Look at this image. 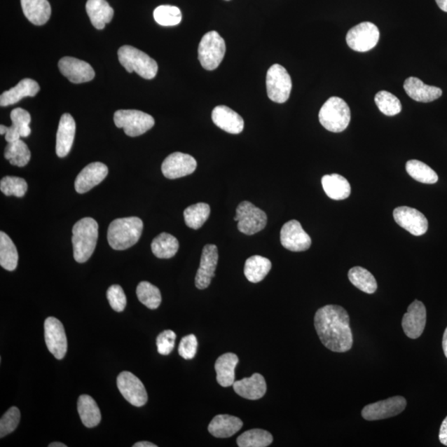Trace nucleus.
I'll list each match as a JSON object with an SVG mask.
<instances>
[{
  "label": "nucleus",
  "mask_w": 447,
  "mask_h": 447,
  "mask_svg": "<svg viewBox=\"0 0 447 447\" xmlns=\"http://www.w3.org/2000/svg\"><path fill=\"white\" fill-rule=\"evenodd\" d=\"M315 328L322 343L333 352H348L353 345L350 317L338 305H326L317 310L314 318Z\"/></svg>",
  "instance_id": "f257e3e1"
},
{
  "label": "nucleus",
  "mask_w": 447,
  "mask_h": 447,
  "mask_svg": "<svg viewBox=\"0 0 447 447\" xmlns=\"http://www.w3.org/2000/svg\"><path fill=\"white\" fill-rule=\"evenodd\" d=\"M98 229V223L90 217L81 219L73 226V254L77 263H85L93 254L97 247Z\"/></svg>",
  "instance_id": "f03ea898"
},
{
  "label": "nucleus",
  "mask_w": 447,
  "mask_h": 447,
  "mask_svg": "<svg viewBox=\"0 0 447 447\" xmlns=\"http://www.w3.org/2000/svg\"><path fill=\"white\" fill-rule=\"evenodd\" d=\"M143 230L144 223L139 217L116 219L109 226V244L116 250L129 249L139 240Z\"/></svg>",
  "instance_id": "7ed1b4c3"
},
{
  "label": "nucleus",
  "mask_w": 447,
  "mask_h": 447,
  "mask_svg": "<svg viewBox=\"0 0 447 447\" xmlns=\"http://www.w3.org/2000/svg\"><path fill=\"white\" fill-rule=\"evenodd\" d=\"M118 61L128 72H136L144 79L151 80L156 76L158 66L149 55L132 46H123L118 51Z\"/></svg>",
  "instance_id": "20e7f679"
},
{
  "label": "nucleus",
  "mask_w": 447,
  "mask_h": 447,
  "mask_svg": "<svg viewBox=\"0 0 447 447\" xmlns=\"http://www.w3.org/2000/svg\"><path fill=\"white\" fill-rule=\"evenodd\" d=\"M351 120L350 109L344 99L333 97L323 104L319 112V121L328 131L341 133L349 126Z\"/></svg>",
  "instance_id": "39448f33"
},
{
  "label": "nucleus",
  "mask_w": 447,
  "mask_h": 447,
  "mask_svg": "<svg viewBox=\"0 0 447 447\" xmlns=\"http://www.w3.org/2000/svg\"><path fill=\"white\" fill-rule=\"evenodd\" d=\"M226 43L216 31L209 32L202 36L198 47L200 65L207 71L216 70L226 54Z\"/></svg>",
  "instance_id": "423d86ee"
},
{
  "label": "nucleus",
  "mask_w": 447,
  "mask_h": 447,
  "mask_svg": "<svg viewBox=\"0 0 447 447\" xmlns=\"http://www.w3.org/2000/svg\"><path fill=\"white\" fill-rule=\"evenodd\" d=\"M114 121L118 128L124 129L130 137H138L151 130L154 126V118L143 111L136 109H121L115 113Z\"/></svg>",
  "instance_id": "0eeeda50"
},
{
  "label": "nucleus",
  "mask_w": 447,
  "mask_h": 447,
  "mask_svg": "<svg viewBox=\"0 0 447 447\" xmlns=\"http://www.w3.org/2000/svg\"><path fill=\"white\" fill-rule=\"evenodd\" d=\"M266 86L268 98L273 102L282 104L289 99L293 85L285 68L275 64L267 72Z\"/></svg>",
  "instance_id": "6e6552de"
},
{
  "label": "nucleus",
  "mask_w": 447,
  "mask_h": 447,
  "mask_svg": "<svg viewBox=\"0 0 447 447\" xmlns=\"http://www.w3.org/2000/svg\"><path fill=\"white\" fill-rule=\"evenodd\" d=\"M235 221H238V229L241 233L253 235L266 228L268 217L266 212L254 204L243 202L236 209Z\"/></svg>",
  "instance_id": "1a4fd4ad"
},
{
  "label": "nucleus",
  "mask_w": 447,
  "mask_h": 447,
  "mask_svg": "<svg viewBox=\"0 0 447 447\" xmlns=\"http://www.w3.org/2000/svg\"><path fill=\"white\" fill-rule=\"evenodd\" d=\"M380 39V30L371 22H364L350 29L346 43L354 51L364 53L376 47Z\"/></svg>",
  "instance_id": "9d476101"
},
{
  "label": "nucleus",
  "mask_w": 447,
  "mask_h": 447,
  "mask_svg": "<svg viewBox=\"0 0 447 447\" xmlns=\"http://www.w3.org/2000/svg\"><path fill=\"white\" fill-rule=\"evenodd\" d=\"M406 406L407 400L404 397H392L386 400L366 406L362 410V417L368 421L393 418L403 413Z\"/></svg>",
  "instance_id": "9b49d317"
},
{
  "label": "nucleus",
  "mask_w": 447,
  "mask_h": 447,
  "mask_svg": "<svg viewBox=\"0 0 447 447\" xmlns=\"http://www.w3.org/2000/svg\"><path fill=\"white\" fill-rule=\"evenodd\" d=\"M117 386L123 397L135 407H142L148 402L147 391L134 373L128 371L120 373L117 378Z\"/></svg>",
  "instance_id": "f8f14e48"
},
{
  "label": "nucleus",
  "mask_w": 447,
  "mask_h": 447,
  "mask_svg": "<svg viewBox=\"0 0 447 447\" xmlns=\"http://www.w3.org/2000/svg\"><path fill=\"white\" fill-rule=\"evenodd\" d=\"M46 345L57 359L65 357L67 351V339L62 323L55 317L46 319L44 323Z\"/></svg>",
  "instance_id": "ddd939ff"
},
{
  "label": "nucleus",
  "mask_w": 447,
  "mask_h": 447,
  "mask_svg": "<svg viewBox=\"0 0 447 447\" xmlns=\"http://www.w3.org/2000/svg\"><path fill=\"white\" fill-rule=\"evenodd\" d=\"M281 244L293 252H303L312 245V239L303 230L300 222L291 220L284 224L280 233Z\"/></svg>",
  "instance_id": "4468645a"
},
{
  "label": "nucleus",
  "mask_w": 447,
  "mask_h": 447,
  "mask_svg": "<svg viewBox=\"0 0 447 447\" xmlns=\"http://www.w3.org/2000/svg\"><path fill=\"white\" fill-rule=\"evenodd\" d=\"M198 163L189 154L179 152L167 156L162 164V172L168 179H177L188 176L197 170Z\"/></svg>",
  "instance_id": "2eb2a0df"
},
{
  "label": "nucleus",
  "mask_w": 447,
  "mask_h": 447,
  "mask_svg": "<svg viewBox=\"0 0 447 447\" xmlns=\"http://www.w3.org/2000/svg\"><path fill=\"white\" fill-rule=\"evenodd\" d=\"M394 218L399 226L413 235L420 236L427 231V219L416 209L408 207L396 208L394 211Z\"/></svg>",
  "instance_id": "dca6fc26"
},
{
  "label": "nucleus",
  "mask_w": 447,
  "mask_h": 447,
  "mask_svg": "<svg viewBox=\"0 0 447 447\" xmlns=\"http://www.w3.org/2000/svg\"><path fill=\"white\" fill-rule=\"evenodd\" d=\"M427 310L420 301L415 300L409 305L408 312L404 315L402 326L405 335L411 339H418L425 329Z\"/></svg>",
  "instance_id": "f3484780"
},
{
  "label": "nucleus",
  "mask_w": 447,
  "mask_h": 447,
  "mask_svg": "<svg viewBox=\"0 0 447 447\" xmlns=\"http://www.w3.org/2000/svg\"><path fill=\"white\" fill-rule=\"evenodd\" d=\"M59 70L72 83H85L94 79L95 73L89 63L71 57H65L58 62Z\"/></svg>",
  "instance_id": "a211bd4d"
},
{
  "label": "nucleus",
  "mask_w": 447,
  "mask_h": 447,
  "mask_svg": "<svg viewBox=\"0 0 447 447\" xmlns=\"http://www.w3.org/2000/svg\"><path fill=\"white\" fill-rule=\"evenodd\" d=\"M219 254L217 246L207 245L202 250L200 267L195 275V284L198 289H206L215 277Z\"/></svg>",
  "instance_id": "6ab92c4d"
},
{
  "label": "nucleus",
  "mask_w": 447,
  "mask_h": 447,
  "mask_svg": "<svg viewBox=\"0 0 447 447\" xmlns=\"http://www.w3.org/2000/svg\"><path fill=\"white\" fill-rule=\"evenodd\" d=\"M11 118L13 123L11 127L0 125V135H6L8 143L27 138L31 135V116L29 112L24 109L17 108L13 109Z\"/></svg>",
  "instance_id": "aec40b11"
},
{
  "label": "nucleus",
  "mask_w": 447,
  "mask_h": 447,
  "mask_svg": "<svg viewBox=\"0 0 447 447\" xmlns=\"http://www.w3.org/2000/svg\"><path fill=\"white\" fill-rule=\"evenodd\" d=\"M108 172L106 164L99 162L88 164L76 177V191L80 194L88 193L89 191L106 179Z\"/></svg>",
  "instance_id": "412c9836"
},
{
  "label": "nucleus",
  "mask_w": 447,
  "mask_h": 447,
  "mask_svg": "<svg viewBox=\"0 0 447 447\" xmlns=\"http://www.w3.org/2000/svg\"><path fill=\"white\" fill-rule=\"evenodd\" d=\"M212 118L214 124L227 133L239 135L244 130L243 118L226 106H219L214 109Z\"/></svg>",
  "instance_id": "4be33fe9"
},
{
  "label": "nucleus",
  "mask_w": 447,
  "mask_h": 447,
  "mask_svg": "<svg viewBox=\"0 0 447 447\" xmlns=\"http://www.w3.org/2000/svg\"><path fill=\"white\" fill-rule=\"evenodd\" d=\"M76 135V122L70 114H64L59 122L57 133L56 153L65 158L70 153Z\"/></svg>",
  "instance_id": "5701e85b"
},
{
  "label": "nucleus",
  "mask_w": 447,
  "mask_h": 447,
  "mask_svg": "<svg viewBox=\"0 0 447 447\" xmlns=\"http://www.w3.org/2000/svg\"><path fill=\"white\" fill-rule=\"evenodd\" d=\"M235 393L242 398L249 400H257L263 398L266 394L267 385L263 376L255 373L249 378L235 381L234 385Z\"/></svg>",
  "instance_id": "b1692460"
},
{
  "label": "nucleus",
  "mask_w": 447,
  "mask_h": 447,
  "mask_svg": "<svg viewBox=\"0 0 447 447\" xmlns=\"http://www.w3.org/2000/svg\"><path fill=\"white\" fill-rule=\"evenodd\" d=\"M406 93L410 98L418 102H432L439 99L442 95L441 89L436 86L427 85L417 77H408L404 85Z\"/></svg>",
  "instance_id": "393cba45"
},
{
  "label": "nucleus",
  "mask_w": 447,
  "mask_h": 447,
  "mask_svg": "<svg viewBox=\"0 0 447 447\" xmlns=\"http://www.w3.org/2000/svg\"><path fill=\"white\" fill-rule=\"evenodd\" d=\"M39 90L40 86L36 81L29 78L22 80L15 88L4 91L0 97V106H12L25 97H34Z\"/></svg>",
  "instance_id": "a878e982"
},
{
  "label": "nucleus",
  "mask_w": 447,
  "mask_h": 447,
  "mask_svg": "<svg viewBox=\"0 0 447 447\" xmlns=\"http://www.w3.org/2000/svg\"><path fill=\"white\" fill-rule=\"evenodd\" d=\"M242 427H243V422L239 418L221 414L217 415L209 422L208 431L217 439H228L238 432Z\"/></svg>",
  "instance_id": "bb28decb"
},
{
  "label": "nucleus",
  "mask_w": 447,
  "mask_h": 447,
  "mask_svg": "<svg viewBox=\"0 0 447 447\" xmlns=\"http://www.w3.org/2000/svg\"><path fill=\"white\" fill-rule=\"evenodd\" d=\"M22 12L32 24L44 25L51 17L52 8L48 0H21Z\"/></svg>",
  "instance_id": "cd10ccee"
},
{
  "label": "nucleus",
  "mask_w": 447,
  "mask_h": 447,
  "mask_svg": "<svg viewBox=\"0 0 447 447\" xmlns=\"http://www.w3.org/2000/svg\"><path fill=\"white\" fill-rule=\"evenodd\" d=\"M238 363L239 358L234 353H226L217 359L215 369L219 385L225 387L234 385L235 368Z\"/></svg>",
  "instance_id": "c85d7f7f"
},
{
  "label": "nucleus",
  "mask_w": 447,
  "mask_h": 447,
  "mask_svg": "<svg viewBox=\"0 0 447 447\" xmlns=\"http://www.w3.org/2000/svg\"><path fill=\"white\" fill-rule=\"evenodd\" d=\"M85 9L91 24L99 30L104 29L114 17V9L106 0H88Z\"/></svg>",
  "instance_id": "c756f323"
},
{
  "label": "nucleus",
  "mask_w": 447,
  "mask_h": 447,
  "mask_svg": "<svg viewBox=\"0 0 447 447\" xmlns=\"http://www.w3.org/2000/svg\"><path fill=\"white\" fill-rule=\"evenodd\" d=\"M324 191L332 200H341L348 198L351 193L350 182L339 174L325 175L322 179Z\"/></svg>",
  "instance_id": "7c9ffc66"
},
{
  "label": "nucleus",
  "mask_w": 447,
  "mask_h": 447,
  "mask_svg": "<svg viewBox=\"0 0 447 447\" xmlns=\"http://www.w3.org/2000/svg\"><path fill=\"white\" fill-rule=\"evenodd\" d=\"M77 408L82 423L86 427L92 428L102 421V413L95 401L89 395H81L77 403Z\"/></svg>",
  "instance_id": "2f4dec72"
},
{
  "label": "nucleus",
  "mask_w": 447,
  "mask_h": 447,
  "mask_svg": "<svg viewBox=\"0 0 447 447\" xmlns=\"http://www.w3.org/2000/svg\"><path fill=\"white\" fill-rule=\"evenodd\" d=\"M272 263L267 258L254 255L246 260L244 273L246 278L253 284H258L271 270Z\"/></svg>",
  "instance_id": "473e14b6"
},
{
  "label": "nucleus",
  "mask_w": 447,
  "mask_h": 447,
  "mask_svg": "<svg viewBox=\"0 0 447 447\" xmlns=\"http://www.w3.org/2000/svg\"><path fill=\"white\" fill-rule=\"evenodd\" d=\"M151 248L153 254L158 259H171L174 257L179 249V242L176 237L162 233L152 242Z\"/></svg>",
  "instance_id": "72a5a7b5"
},
{
  "label": "nucleus",
  "mask_w": 447,
  "mask_h": 447,
  "mask_svg": "<svg viewBox=\"0 0 447 447\" xmlns=\"http://www.w3.org/2000/svg\"><path fill=\"white\" fill-rule=\"evenodd\" d=\"M18 254L16 246L6 233L0 232V266L8 271L15 270Z\"/></svg>",
  "instance_id": "f704fd0d"
},
{
  "label": "nucleus",
  "mask_w": 447,
  "mask_h": 447,
  "mask_svg": "<svg viewBox=\"0 0 447 447\" xmlns=\"http://www.w3.org/2000/svg\"><path fill=\"white\" fill-rule=\"evenodd\" d=\"M348 277L351 284L364 293L373 294L378 289L376 277L366 268L354 267L350 269Z\"/></svg>",
  "instance_id": "c9c22d12"
},
{
  "label": "nucleus",
  "mask_w": 447,
  "mask_h": 447,
  "mask_svg": "<svg viewBox=\"0 0 447 447\" xmlns=\"http://www.w3.org/2000/svg\"><path fill=\"white\" fill-rule=\"evenodd\" d=\"M4 158L13 166L25 167L29 163L31 152L27 145L18 139L15 142L8 143L4 151Z\"/></svg>",
  "instance_id": "e433bc0d"
},
{
  "label": "nucleus",
  "mask_w": 447,
  "mask_h": 447,
  "mask_svg": "<svg viewBox=\"0 0 447 447\" xmlns=\"http://www.w3.org/2000/svg\"><path fill=\"white\" fill-rule=\"evenodd\" d=\"M406 171L414 180L424 184H435L439 176L429 166L418 160H410L406 163Z\"/></svg>",
  "instance_id": "4c0bfd02"
},
{
  "label": "nucleus",
  "mask_w": 447,
  "mask_h": 447,
  "mask_svg": "<svg viewBox=\"0 0 447 447\" xmlns=\"http://www.w3.org/2000/svg\"><path fill=\"white\" fill-rule=\"evenodd\" d=\"M211 215V207L207 203L200 202L190 206L184 211L186 225L191 229L198 230Z\"/></svg>",
  "instance_id": "58836bf2"
},
{
  "label": "nucleus",
  "mask_w": 447,
  "mask_h": 447,
  "mask_svg": "<svg viewBox=\"0 0 447 447\" xmlns=\"http://www.w3.org/2000/svg\"><path fill=\"white\" fill-rule=\"evenodd\" d=\"M273 437L271 433L263 429L246 431L237 439L240 447H266L271 445Z\"/></svg>",
  "instance_id": "ea45409f"
},
{
  "label": "nucleus",
  "mask_w": 447,
  "mask_h": 447,
  "mask_svg": "<svg viewBox=\"0 0 447 447\" xmlns=\"http://www.w3.org/2000/svg\"><path fill=\"white\" fill-rule=\"evenodd\" d=\"M136 294L140 303L149 309H157L162 303L160 290L149 282H141L137 287Z\"/></svg>",
  "instance_id": "a19ab883"
},
{
  "label": "nucleus",
  "mask_w": 447,
  "mask_h": 447,
  "mask_svg": "<svg viewBox=\"0 0 447 447\" xmlns=\"http://www.w3.org/2000/svg\"><path fill=\"white\" fill-rule=\"evenodd\" d=\"M375 102L378 109L387 116L398 115L402 111L400 100L389 91L382 90L378 92Z\"/></svg>",
  "instance_id": "79ce46f5"
},
{
  "label": "nucleus",
  "mask_w": 447,
  "mask_h": 447,
  "mask_svg": "<svg viewBox=\"0 0 447 447\" xmlns=\"http://www.w3.org/2000/svg\"><path fill=\"white\" fill-rule=\"evenodd\" d=\"M155 21L162 26H176L179 25L182 15L179 8L171 6H161L153 12Z\"/></svg>",
  "instance_id": "37998d69"
},
{
  "label": "nucleus",
  "mask_w": 447,
  "mask_h": 447,
  "mask_svg": "<svg viewBox=\"0 0 447 447\" xmlns=\"http://www.w3.org/2000/svg\"><path fill=\"white\" fill-rule=\"evenodd\" d=\"M0 190L7 197L15 195L17 198H22L27 193V184L21 177H4L0 181Z\"/></svg>",
  "instance_id": "c03bdc74"
},
{
  "label": "nucleus",
  "mask_w": 447,
  "mask_h": 447,
  "mask_svg": "<svg viewBox=\"0 0 447 447\" xmlns=\"http://www.w3.org/2000/svg\"><path fill=\"white\" fill-rule=\"evenodd\" d=\"M21 414L20 409L12 407L4 414L0 420V437L6 436L16 429L20 422Z\"/></svg>",
  "instance_id": "a18cd8bd"
},
{
  "label": "nucleus",
  "mask_w": 447,
  "mask_h": 447,
  "mask_svg": "<svg viewBox=\"0 0 447 447\" xmlns=\"http://www.w3.org/2000/svg\"><path fill=\"white\" fill-rule=\"evenodd\" d=\"M107 298L113 310L121 312L124 311L127 299L124 290L120 285H112L107 291Z\"/></svg>",
  "instance_id": "49530a36"
},
{
  "label": "nucleus",
  "mask_w": 447,
  "mask_h": 447,
  "mask_svg": "<svg viewBox=\"0 0 447 447\" xmlns=\"http://www.w3.org/2000/svg\"><path fill=\"white\" fill-rule=\"evenodd\" d=\"M177 335L171 330L164 331L157 337V348L158 353L163 355L171 354L175 348Z\"/></svg>",
  "instance_id": "de8ad7c7"
},
{
  "label": "nucleus",
  "mask_w": 447,
  "mask_h": 447,
  "mask_svg": "<svg viewBox=\"0 0 447 447\" xmlns=\"http://www.w3.org/2000/svg\"><path fill=\"white\" fill-rule=\"evenodd\" d=\"M198 342L195 335L186 336L181 340L179 353L185 359H191L198 352Z\"/></svg>",
  "instance_id": "09e8293b"
},
{
  "label": "nucleus",
  "mask_w": 447,
  "mask_h": 447,
  "mask_svg": "<svg viewBox=\"0 0 447 447\" xmlns=\"http://www.w3.org/2000/svg\"><path fill=\"white\" fill-rule=\"evenodd\" d=\"M439 440L441 444L447 446V417L441 423L439 432Z\"/></svg>",
  "instance_id": "8fccbe9b"
},
{
  "label": "nucleus",
  "mask_w": 447,
  "mask_h": 447,
  "mask_svg": "<svg viewBox=\"0 0 447 447\" xmlns=\"http://www.w3.org/2000/svg\"><path fill=\"white\" fill-rule=\"evenodd\" d=\"M157 445L152 443V442L149 441H140L137 442L133 447H157Z\"/></svg>",
  "instance_id": "3c124183"
},
{
  "label": "nucleus",
  "mask_w": 447,
  "mask_h": 447,
  "mask_svg": "<svg viewBox=\"0 0 447 447\" xmlns=\"http://www.w3.org/2000/svg\"><path fill=\"white\" fill-rule=\"evenodd\" d=\"M436 2L442 11L447 13V0H436Z\"/></svg>",
  "instance_id": "603ef678"
},
{
  "label": "nucleus",
  "mask_w": 447,
  "mask_h": 447,
  "mask_svg": "<svg viewBox=\"0 0 447 447\" xmlns=\"http://www.w3.org/2000/svg\"><path fill=\"white\" fill-rule=\"evenodd\" d=\"M442 348H443L444 354L447 358V327L444 332L443 339H442Z\"/></svg>",
  "instance_id": "864d4df0"
},
{
  "label": "nucleus",
  "mask_w": 447,
  "mask_h": 447,
  "mask_svg": "<svg viewBox=\"0 0 447 447\" xmlns=\"http://www.w3.org/2000/svg\"><path fill=\"white\" fill-rule=\"evenodd\" d=\"M49 447H67L65 444L61 443V442H53V443L49 444Z\"/></svg>",
  "instance_id": "5fc2aeb1"
},
{
  "label": "nucleus",
  "mask_w": 447,
  "mask_h": 447,
  "mask_svg": "<svg viewBox=\"0 0 447 447\" xmlns=\"http://www.w3.org/2000/svg\"><path fill=\"white\" fill-rule=\"evenodd\" d=\"M226 1H230V0H226Z\"/></svg>",
  "instance_id": "6e6d98bb"
}]
</instances>
